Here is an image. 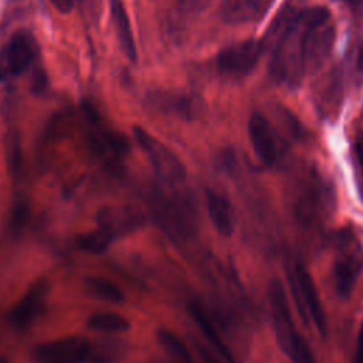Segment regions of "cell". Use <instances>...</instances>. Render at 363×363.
Returning a JSON list of instances; mask_svg holds the SVG:
<instances>
[{
	"instance_id": "obj_11",
	"label": "cell",
	"mask_w": 363,
	"mask_h": 363,
	"mask_svg": "<svg viewBox=\"0 0 363 363\" xmlns=\"http://www.w3.org/2000/svg\"><path fill=\"white\" fill-rule=\"evenodd\" d=\"M98 227L106 230L115 240L128 235L143 225V214L132 207H108L96 216Z\"/></svg>"
},
{
	"instance_id": "obj_10",
	"label": "cell",
	"mask_w": 363,
	"mask_h": 363,
	"mask_svg": "<svg viewBox=\"0 0 363 363\" xmlns=\"http://www.w3.org/2000/svg\"><path fill=\"white\" fill-rule=\"evenodd\" d=\"M248 135L252 149L257 157L265 163L272 164L278 160L279 145L275 132L268 122V119L259 113L254 112L248 119Z\"/></svg>"
},
{
	"instance_id": "obj_28",
	"label": "cell",
	"mask_w": 363,
	"mask_h": 363,
	"mask_svg": "<svg viewBox=\"0 0 363 363\" xmlns=\"http://www.w3.org/2000/svg\"><path fill=\"white\" fill-rule=\"evenodd\" d=\"M353 363H363V323L359 330L357 343H356V352H354V360Z\"/></svg>"
},
{
	"instance_id": "obj_16",
	"label": "cell",
	"mask_w": 363,
	"mask_h": 363,
	"mask_svg": "<svg viewBox=\"0 0 363 363\" xmlns=\"http://www.w3.org/2000/svg\"><path fill=\"white\" fill-rule=\"evenodd\" d=\"M190 313L193 316V319L196 320V323L199 325L200 330L203 332V335L206 336V339L208 340L210 346L216 350V353L218 354V357H221L224 360V363H234L233 362V356L228 350V347L225 346V343L223 342L221 336L218 335L214 323L210 320L208 315L204 312V309L197 305V303H191L189 306Z\"/></svg>"
},
{
	"instance_id": "obj_22",
	"label": "cell",
	"mask_w": 363,
	"mask_h": 363,
	"mask_svg": "<svg viewBox=\"0 0 363 363\" xmlns=\"http://www.w3.org/2000/svg\"><path fill=\"white\" fill-rule=\"evenodd\" d=\"M115 241V238L104 228L96 227L95 230L85 233L78 237L77 244L81 250L91 252V254H102L105 252L109 245Z\"/></svg>"
},
{
	"instance_id": "obj_27",
	"label": "cell",
	"mask_w": 363,
	"mask_h": 363,
	"mask_svg": "<svg viewBox=\"0 0 363 363\" xmlns=\"http://www.w3.org/2000/svg\"><path fill=\"white\" fill-rule=\"evenodd\" d=\"M356 18H363V0H340Z\"/></svg>"
},
{
	"instance_id": "obj_24",
	"label": "cell",
	"mask_w": 363,
	"mask_h": 363,
	"mask_svg": "<svg viewBox=\"0 0 363 363\" xmlns=\"http://www.w3.org/2000/svg\"><path fill=\"white\" fill-rule=\"evenodd\" d=\"M7 162L11 169H17L20 163V150H18V143L16 138L10 139L7 142Z\"/></svg>"
},
{
	"instance_id": "obj_1",
	"label": "cell",
	"mask_w": 363,
	"mask_h": 363,
	"mask_svg": "<svg viewBox=\"0 0 363 363\" xmlns=\"http://www.w3.org/2000/svg\"><path fill=\"white\" fill-rule=\"evenodd\" d=\"M302 51L305 74L318 72L328 61L336 37L330 11L326 7L302 10Z\"/></svg>"
},
{
	"instance_id": "obj_12",
	"label": "cell",
	"mask_w": 363,
	"mask_h": 363,
	"mask_svg": "<svg viewBox=\"0 0 363 363\" xmlns=\"http://www.w3.org/2000/svg\"><path fill=\"white\" fill-rule=\"evenodd\" d=\"M47 295L45 281L35 282L13 306L9 315L10 323L17 329H26L43 311Z\"/></svg>"
},
{
	"instance_id": "obj_3",
	"label": "cell",
	"mask_w": 363,
	"mask_h": 363,
	"mask_svg": "<svg viewBox=\"0 0 363 363\" xmlns=\"http://www.w3.org/2000/svg\"><path fill=\"white\" fill-rule=\"evenodd\" d=\"M286 277L299 316L305 323L323 335L326 332V318L312 277L298 261H291L286 265Z\"/></svg>"
},
{
	"instance_id": "obj_31",
	"label": "cell",
	"mask_w": 363,
	"mask_h": 363,
	"mask_svg": "<svg viewBox=\"0 0 363 363\" xmlns=\"http://www.w3.org/2000/svg\"><path fill=\"white\" fill-rule=\"evenodd\" d=\"M0 363H9V362H7L4 357H1V359H0Z\"/></svg>"
},
{
	"instance_id": "obj_14",
	"label": "cell",
	"mask_w": 363,
	"mask_h": 363,
	"mask_svg": "<svg viewBox=\"0 0 363 363\" xmlns=\"http://www.w3.org/2000/svg\"><path fill=\"white\" fill-rule=\"evenodd\" d=\"M206 204L214 228L223 237H230L235 225L234 211L230 200L224 194L208 189L206 191Z\"/></svg>"
},
{
	"instance_id": "obj_15",
	"label": "cell",
	"mask_w": 363,
	"mask_h": 363,
	"mask_svg": "<svg viewBox=\"0 0 363 363\" xmlns=\"http://www.w3.org/2000/svg\"><path fill=\"white\" fill-rule=\"evenodd\" d=\"M108 1H109V10H111V20L116 33L119 47L122 52L126 55V58L133 62L136 61L138 52H136V44L133 40L128 11L122 0H108Z\"/></svg>"
},
{
	"instance_id": "obj_19",
	"label": "cell",
	"mask_w": 363,
	"mask_h": 363,
	"mask_svg": "<svg viewBox=\"0 0 363 363\" xmlns=\"http://www.w3.org/2000/svg\"><path fill=\"white\" fill-rule=\"evenodd\" d=\"M156 337H157L159 345L169 354V357L172 359L173 363H194L186 345L172 330L159 329L156 332Z\"/></svg>"
},
{
	"instance_id": "obj_30",
	"label": "cell",
	"mask_w": 363,
	"mask_h": 363,
	"mask_svg": "<svg viewBox=\"0 0 363 363\" xmlns=\"http://www.w3.org/2000/svg\"><path fill=\"white\" fill-rule=\"evenodd\" d=\"M356 68L360 74H363V43L359 48V52H357V60H356Z\"/></svg>"
},
{
	"instance_id": "obj_8",
	"label": "cell",
	"mask_w": 363,
	"mask_h": 363,
	"mask_svg": "<svg viewBox=\"0 0 363 363\" xmlns=\"http://www.w3.org/2000/svg\"><path fill=\"white\" fill-rule=\"evenodd\" d=\"M92 353L91 343L81 336H67L41 343L35 347V363H85Z\"/></svg>"
},
{
	"instance_id": "obj_21",
	"label": "cell",
	"mask_w": 363,
	"mask_h": 363,
	"mask_svg": "<svg viewBox=\"0 0 363 363\" xmlns=\"http://www.w3.org/2000/svg\"><path fill=\"white\" fill-rule=\"evenodd\" d=\"M85 288L94 296L104 299L111 303H122L125 295L122 289L113 282L102 278V277H88L85 278Z\"/></svg>"
},
{
	"instance_id": "obj_17",
	"label": "cell",
	"mask_w": 363,
	"mask_h": 363,
	"mask_svg": "<svg viewBox=\"0 0 363 363\" xmlns=\"http://www.w3.org/2000/svg\"><path fill=\"white\" fill-rule=\"evenodd\" d=\"M150 104L162 111H172L184 119H191L200 112V102L191 96H180L172 94H152Z\"/></svg>"
},
{
	"instance_id": "obj_26",
	"label": "cell",
	"mask_w": 363,
	"mask_h": 363,
	"mask_svg": "<svg viewBox=\"0 0 363 363\" xmlns=\"http://www.w3.org/2000/svg\"><path fill=\"white\" fill-rule=\"evenodd\" d=\"M184 11H201L211 0H174Z\"/></svg>"
},
{
	"instance_id": "obj_5",
	"label": "cell",
	"mask_w": 363,
	"mask_h": 363,
	"mask_svg": "<svg viewBox=\"0 0 363 363\" xmlns=\"http://www.w3.org/2000/svg\"><path fill=\"white\" fill-rule=\"evenodd\" d=\"M38 54V43L28 30L13 33L0 48V82L11 81L27 72Z\"/></svg>"
},
{
	"instance_id": "obj_6",
	"label": "cell",
	"mask_w": 363,
	"mask_h": 363,
	"mask_svg": "<svg viewBox=\"0 0 363 363\" xmlns=\"http://www.w3.org/2000/svg\"><path fill=\"white\" fill-rule=\"evenodd\" d=\"M155 213L159 223L169 234L186 238L196 230V208L184 194L160 196L155 203Z\"/></svg>"
},
{
	"instance_id": "obj_25",
	"label": "cell",
	"mask_w": 363,
	"mask_h": 363,
	"mask_svg": "<svg viewBox=\"0 0 363 363\" xmlns=\"http://www.w3.org/2000/svg\"><path fill=\"white\" fill-rule=\"evenodd\" d=\"M27 214H28V207L24 203H18L13 211V218H11V224L14 230H20L26 220H27Z\"/></svg>"
},
{
	"instance_id": "obj_20",
	"label": "cell",
	"mask_w": 363,
	"mask_h": 363,
	"mask_svg": "<svg viewBox=\"0 0 363 363\" xmlns=\"http://www.w3.org/2000/svg\"><path fill=\"white\" fill-rule=\"evenodd\" d=\"M86 325L89 329L104 333H121L130 328L129 320L115 312H96L88 318Z\"/></svg>"
},
{
	"instance_id": "obj_13",
	"label": "cell",
	"mask_w": 363,
	"mask_h": 363,
	"mask_svg": "<svg viewBox=\"0 0 363 363\" xmlns=\"http://www.w3.org/2000/svg\"><path fill=\"white\" fill-rule=\"evenodd\" d=\"M271 0H220V17L230 24H247L259 20Z\"/></svg>"
},
{
	"instance_id": "obj_18",
	"label": "cell",
	"mask_w": 363,
	"mask_h": 363,
	"mask_svg": "<svg viewBox=\"0 0 363 363\" xmlns=\"http://www.w3.org/2000/svg\"><path fill=\"white\" fill-rule=\"evenodd\" d=\"M342 99V82L339 75L332 74L326 78V84L322 86L319 98L316 99L320 112L326 116L335 115L339 109Z\"/></svg>"
},
{
	"instance_id": "obj_9",
	"label": "cell",
	"mask_w": 363,
	"mask_h": 363,
	"mask_svg": "<svg viewBox=\"0 0 363 363\" xmlns=\"http://www.w3.org/2000/svg\"><path fill=\"white\" fill-rule=\"evenodd\" d=\"M262 43L245 40L223 48L217 55V68L228 77H244L250 74L262 54Z\"/></svg>"
},
{
	"instance_id": "obj_4",
	"label": "cell",
	"mask_w": 363,
	"mask_h": 363,
	"mask_svg": "<svg viewBox=\"0 0 363 363\" xmlns=\"http://www.w3.org/2000/svg\"><path fill=\"white\" fill-rule=\"evenodd\" d=\"M133 136L147 156L152 169L162 184L173 189L186 180L184 164L166 145L140 126L133 128Z\"/></svg>"
},
{
	"instance_id": "obj_29",
	"label": "cell",
	"mask_w": 363,
	"mask_h": 363,
	"mask_svg": "<svg viewBox=\"0 0 363 363\" xmlns=\"http://www.w3.org/2000/svg\"><path fill=\"white\" fill-rule=\"evenodd\" d=\"M60 13H69L72 9V0H50Z\"/></svg>"
},
{
	"instance_id": "obj_2",
	"label": "cell",
	"mask_w": 363,
	"mask_h": 363,
	"mask_svg": "<svg viewBox=\"0 0 363 363\" xmlns=\"http://www.w3.org/2000/svg\"><path fill=\"white\" fill-rule=\"evenodd\" d=\"M363 271V244L352 230H342L335 237L333 285L340 296H347Z\"/></svg>"
},
{
	"instance_id": "obj_23",
	"label": "cell",
	"mask_w": 363,
	"mask_h": 363,
	"mask_svg": "<svg viewBox=\"0 0 363 363\" xmlns=\"http://www.w3.org/2000/svg\"><path fill=\"white\" fill-rule=\"evenodd\" d=\"M353 163H354V174H356V186L359 194L363 200V133L357 136L353 145Z\"/></svg>"
},
{
	"instance_id": "obj_7",
	"label": "cell",
	"mask_w": 363,
	"mask_h": 363,
	"mask_svg": "<svg viewBox=\"0 0 363 363\" xmlns=\"http://www.w3.org/2000/svg\"><path fill=\"white\" fill-rule=\"evenodd\" d=\"M332 203L333 196L329 186L316 174L309 176L302 182L295 200L296 216L306 225L322 223L332 210Z\"/></svg>"
}]
</instances>
